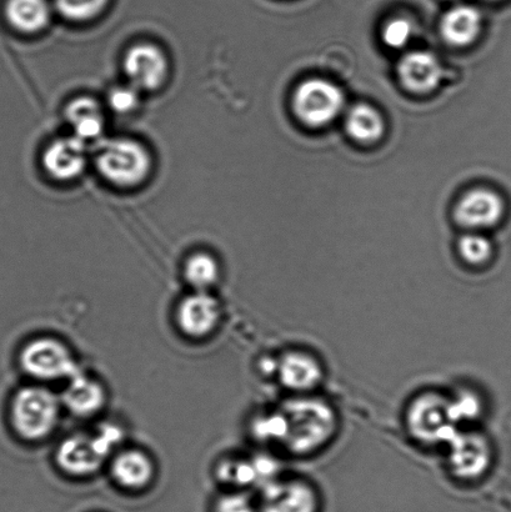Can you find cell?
Segmentation results:
<instances>
[{
  "label": "cell",
  "mask_w": 511,
  "mask_h": 512,
  "mask_svg": "<svg viewBox=\"0 0 511 512\" xmlns=\"http://www.w3.org/2000/svg\"><path fill=\"white\" fill-rule=\"evenodd\" d=\"M220 306L218 300L208 291H195L182 300L178 308L180 330L190 338H205L212 334L219 324Z\"/></svg>",
  "instance_id": "4fadbf2b"
},
{
  "label": "cell",
  "mask_w": 511,
  "mask_h": 512,
  "mask_svg": "<svg viewBox=\"0 0 511 512\" xmlns=\"http://www.w3.org/2000/svg\"><path fill=\"white\" fill-rule=\"evenodd\" d=\"M218 512H254L252 504L243 495H227L220 499Z\"/></svg>",
  "instance_id": "83f0119b"
},
{
  "label": "cell",
  "mask_w": 511,
  "mask_h": 512,
  "mask_svg": "<svg viewBox=\"0 0 511 512\" xmlns=\"http://www.w3.org/2000/svg\"><path fill=\"white\" fill-rule=\"evenodd\" d=\"M318 510V491L307 479H280L265 485L262 512H318Z\"/></svg>",
  "instance_id": "8fae6325"
},
{
  "label": "cell",
  "mask_w": 511,
  "mask_h": 512,
  "mask_svg": "<svg viewBox=\"0 0 511 512\" xmlns=\"http://www.w3.org/2000/svg\"><path fill=\"white\" fill-rule=\"evenodd\" d=\"M279 383L292 395L317 394L327 370L322 359L312 350L292 348L275 363Z\"/></svg>",
  "instance_id": "ba28073f"
},
{
  "label": "cell",
  "mask_w": 511,
  "mask_h": 512,
  "mask_svg": "<svg viewBox=\"0 0 511 512\" xmlns=\"http://www.w3.org/2000/svg\"><path fill=\"white\" fill-rule=\"evenodd\" d=\"M503 202L498 194L490 190L478 189L460 200L455 218L464 227L479 229L497 224L503 215Z\"/></svg>",
  "instance_id": "5bb4252c"
},
{
  "label": "cell",
  "mask_w": 511,
  "mask_h": 512,
  "mask_svg": "<svg viewBox=\"0 0 511 512\" xmlns=\"http://www.w3.org/2000/svg\"><path fill=\"white\" fill-rule=\"evenodd\" d=\"M153 160L148 149L137 140L110 139L100 145L95 167L102 177L118 188H134L145 182Z\"/></svg>",
  "instance_id": "3957f363"
},
{
  "label": "cell",
  "mask_w": 511,
  "mask_h": 512,
  "mask_svg": "<svg viewBox=\"0 0 511 512\" xmlns=\"http://www.w3.org/2000/svg\"><path fill=\"white\" fill-rule=\"evenodd\" d=\"M448 396L450 411H452L453 419L459 429L482 420L485 410H487V404H485L480 391L470 388V386H459Z\"/></svg>",
  "instance_id": "44dd1931"
},
{
  "label": "cell",
  "mask_w": 511,
  "mask_h": 512,
  "mask_svg": "<svg viewBox=\"0 0 511 512\" xmlns=\"http://www.w3.org/2000/svg\"><path fill=\"white\" fill-rule=\"evenodd\" d=\"M398 73L405 88L415 93H428L438 87L443 70L432 53L413 52L400 60Z\"/></svg>",
  "instance_id": "9a60e30c"
},
{
  "label": "cell",
  "mask_w": 511,
  "mask_h": 512,
  "mask_svg": "<svg viewBox=\"0 0 511 512\" xmlns=\"http://www.w3.org/2000/svg\"><path fill=\"white\" fill-rule=\"evenodd\" d=\"M345 125L348 133L360 142H374L382 137L384 132V123L380 114L365 104H359L350 110Z\"/></svg>",
  "instance_id": "7402d4cb"
},
{
  "label": "cell",
  "mask_w": 511,
  "mask_h": 512,
  "mask_svg": "<svg viewBox=\"0 0 511 512\" xmlns=\"http://www.w3.org/2000/svg\"><path fill=\"white\" fill-rule=\"evenodd\" d=\"M25 374L40 381L72 379L79 374L70 350L62 341L40 338L30 341L20 354Z\"/></svg>",
  "instance_id": "52a82bcc"
},
{
  "label": "cell",
  "mask_w": 511,
  "mask_h": 512,
  "mask_svg": "<svg viewBox=\"0 0 511 512\" xmlns=\"http://www.w3.org/2000/svg\"><path fill=\"white\" fill-rule=\"evenodd\" d=\"M458 253L470 268H483L493 258V245L480 234H467L460 238Z\"/></svg>",
  "instance_id": "cb8c5ba5"
},
{
  "label": "cell",
  "mask_w": 511,
  "mask_h": 512,
  "mask_svg": "<svg viewBox=\"0 0 511 512\" xmlns=\"http://www.w3.org/2000/svg\"><path fill=\"white\" fill-rule=\"evenodd\" d=\"M52 9L48 0H7L4 15L14 30L35 34L48 27Z\"/></svg>",
  "instance_id": "e0dca14e"
},
{
  "label": "cell",
  "mask_w": 511,
  "mask_h": 512,
  "mask_svg": "<svg viewBox=\"0 0 511 512\" xmlns=\"http://www.w3.org/2000/svg\"><path fill=\"white\" fill-rule=\"evenodd\" d=\"M258 430L293 458L309 459L322 454L338 438L340 416L323 396L292 395L260 421Z\"/></svg>",
  "instance_id": "6da1fadb"
},
{
  "label": "cell",
  "mask_w": 511,
  "mask_h": 512,
  "mask_svg": "<svg viewBox=\"0 0 511 512\" xmlns=\"http://www.w3.org/2000/svg\"><path fill=\"white\" fill-rule=\"evenodd\" d=\"M140 92L133 85H120L113 88L108 94V104L113 112L129 114L139 107Z\"/></svg>",
  "instance_id": "484cf974"
},
{
  "label": "cell",
  "mask_w": 511,
  "mask_h": 512,
  "mask_svg": "<svg viewBox=\"0 0 511 512\" xmlns=\"http://www.w3.org/2000/svg\"><path fill=\"white\" fill-rule=\"evenodd\" d=\"M118 440L119 431L113 428H107L95 436H70L58 448V465L70 475L93 474L103 465Z\"/></svg>",
  "instance_id": "8992f818"
},
{
  "label": "cell",
  "mask_w": 511,
  "mask_h": 512,
  "mask_svg": "<svg viewBox=\"0 0 511 512\" xmlns=\"http://www.w3.org/2000/svg\"><path fill=\"white\" fill-rule=\"evenodd\" d=\"M444 449L447 471L459 483H479L494 468V444L483 431L460 429Z\"/></svg>",
  "instance_id": "277c9868"
},
{
  "label": "cell",
  "mask_w": 511,
  "mask_h": 512,
  "mask_svg": "<svg viewBox=\"0 0 511 512\" xmlns=\"http://www.w3.org/2000/svg\"><path fill=\"white\" fill-rule=\"evenodd\" d=\"M65 406L79 416H89L98 413L105 403V393L102 385L82 374L70 379L67 390L63 395Z\"/></svg>",
  "instance_id": "d6986e66"
},
{
  "label": "cell",
  "mask_w": 511,
  "mask_h": 512,
  "mask_svg": "<svg viewBox=\"0 0 511 512\" xmlns=\"http://www.w3.org/2000/svg\"><path fill=\"white\" fill-rule=\"evenodd\" d=\"M42 163L50 178L59 182L77 179L87 168V143L74 135L55 139L45 149Z\"/></svg>",
  "instance_id": "7c38bea8"
},
{
  "label": "cell",
  "mask_w": 511,
  "mask_h": 512,
  "mask_svg": "<svg viewBox=\"0 0 511 512\" xmlns=\"http://www.w3.org/2000/svg\"><path fill=\"white\" fill-rule=\"evenodd\" d=\"M123 68L128 84L140 93L162 87L169 73L167 55L157 45L149 43L133 45L125 54Z\"/></svg>",
  "instance_id": "30bf717a"
},
{
  "label": "cell",
  "mask_w": 511,
  "mask_h": 512,
  "mask_svg": "<svg viewBox=\"0 0 511 512\" xmlns=\"http://www.w3.org/2000/svg\"><path fill=\"white\" fill-rule=\"evenodd\" d=\"M343 107L342 90L327 80H308L294 94L295 113L302 122L312 127H322L333 122Z\"/></svg>",
  "instance_id": "9c48e42d"
},
{
  "label": "cell",
  "mask_w": 511,
  "mask_h": 512,
  "mask_svg": "<svg viewBox=\"0 0 511 512\" xmlns=\"http://www.w3.org/2000/svg\"><path fill=\"white\" fill-rule=\"evenodd\" d=\"M219 264L208 253H195L185 261L184 276L195 291H208L219 279Z\"/></svg>",
  "instance_id": "603a6c76"
},
{
  "label": "cell",
  "mask_w": 511,
  "mask_h": 512,
  "mask_svg": "<svg viewBox=\"0 0 511 512\" xmlns=\"http://www.w3.org/2000/svg\"><path fill=\"white\" fill-rule=\"evenodd\" d=\"M112 475L124 488L142 489L152 481L154 466L152 460L143 451L127 450L113 460Z\"/></svg>",
  "instance_id": "ac0fdd59"
},
{
  "label": "cell",
  "mask_w": 511,
  "mask_h": 512,
  "mask_svg": "<svg viewBox=\"0 0 511 512\" xmlns=\"http://www.w3.org/2000/svg\"><path fill=\"white\" fill-rule=\"evenodd\" d=\"M10 416L15 431L23 439L43 440L57 428L60 401L52 391L42 386H27L15 394Z\"/></svg>",
  "instance_id": "5b68a950"
},
{
  "label": "cell",
  "mask_w": 511,
  "mask_h": 512,
  "mask_svg": "<svg viewBox=\"0 0 511 512\" xmlns=\"http://www.w3.org/2000/svg\"><path fill=\"white\" fill-rule=\"evenodd\" d=\"M65 119L73 130L74 137L88 143L102 137L105 118L102 105L89 97L72 100L65 108Z\"/></svg>",
  "instance_id": "2e32d148"
},
{
  "label": "cell",
  "mask_w": 511,
  "mask_h": 512,
  "mask_svg": "<svg viewBox=\"0 0 511 512\" xmlns=\"http://www.w3.org/2000/svg\"><path fill=\"white\" fill-rule=\"evenodd\" d=\"M110 0H54V7L70 22H89L99 17Z\"/></svg>",
  "instance_id": "d4e9b609"
},
{
  "label": "cell",
  "mask_w": 511,
  "mask_h": 512,
  "mask_svg": "<svg viewBox=\"0 0 511 512\" xmlns=\"http://www.w3.org/2000/svg\"><path fill=\"white\" fill-rule=\"evenodd\" d=\"M404 428L413 443L424 449L445 448L460 430L450 411L448 394L433 389L422 390L408 401Z\"/></svg>",
  "instance_id": "7a4b0ae2"
},
{
  "label": "cell",
  "mask_w": 511,
  "mask_h": 512,
  "mask_svg": "<svg viewBox=\"0 0 511 512\" xmlns=\"http://www.w3.org/2000/svg\"><path fill=\"white\" fill-rule=\"evenodd\" d=\"M482 28V15L473 7L449 10L442 20V34L448 43L463 47L478 37Z\"/></svg>",
  "instance_id": "ffe728a7"
},
{
  "label": "cell",
  "mask_w": 511,
  "mask_h": 512,
  "mask_svg": "<svg viewBox=\"0 0 511 512\" xmlns=\"http://www.w3.org/2000/svg\"><path fill=\"white\" fill-rule=\"evenodd\" d=\"M412 35L413 27L407 19H394L385 27L383 39L390 48L398 49L407 45Z\"/></svg>",
  "instance_id": "4316f807"
}]
</instances>
